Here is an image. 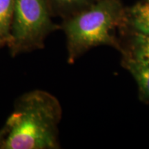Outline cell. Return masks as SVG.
Returning a JSON list of instances; mask_svg holds the SVG:
<instances>
[{
    "label": "cell",
    "mask_w": 149,
    "mask_h": 149,
    "mask_svg": "<svg viewBox=\"0 0 149 149\" xmlns=\"http://www.w3.org/2000/svg\"><path fill=\"white\" fill-rule=\"evenodd\" d=\"M129 55L138 60L149 61V33L136 32L132 40L131 55Z\"/></svg>",
    "instance_id": "7"
},
{
    "label": "cell",
    "mask_w": 149,
    "mask_h": 149,
    "mask_svg": "<svg viewBox=\"0 0 149 149\" xmlns=\"http://www.w3.org/2000/svg\"><path fill=\"white\" fill-rule=\"evenodd\" d=\"M130 22L136 32L149 33V0H143L132 8Z\"/></svg>",
    "instance_id": "6"
},
{
    "label": "cell",
    "mask_w": 149,
    "mask_h": 149,
    "mask_svg": "<svg viewBox=\"0 0 149 149\" xmlns=\"http://www.w3.org/2000/svg\"><path fill=\"white\" fill-rule=\"evenodd\" d=\"M84 0H56L58 4L63 6H73L77 4Z\"/></svg>",
    "instance_id": "9"
},
{
    "label": "cell",
    "mask_w": 149,
    "mask_h": 149,
    "mask_svg": "<svg viewBox=\"0 0 149 149\" xmlns=\"http://www.w3.org/2000/svg\"><path fill=\"white\" fill-rule=\"evenodd\" d=\"M8 133V128L7 126L6 125L2 128L0 129V149H2L4 141L6 139L7 135Z\"/></svg>",
    "instance_id": "8"
},
{
    "label": "cell",
    "mask_w": 149,
    "mask_h": 149,
    "mask_svg": "<svg viewBox=\"0 0 149 149\" xmlns=\"http://www.w3.org/2000/svg\"><path fill=\"white\" fill-rule=\"evenodd\" d=\"M53 29L46 0H15L8 44L11 53L42 47L45 37Z\"/></svg>",
    "instance_id": "3"
},
{
    "label": "cell",
    "mask_w": 149,
    "mask_h": 149,
    "mask_svg": "<svg viewBox=\"0 0 149 149\" xmlns=\"http://www.w3.org/2000/svg\"><path fill=\"white\" fill-rule=\"evenodd\" d=\"M15 3V0H0V45L10 41Z\"/></svg>",
    "instance_id": "5"
},
{
    "label": "cell",
    "mask_w": 149,
    "mask_h": 149,
    "mask_svg": "<svg viewBox=\"0 0 149 149\" xmlns=\"http://www.w3.org/2000/svg\"><path fill=\"white\" fill-rule=\"evenodd\" d=\"M123 64L137 84L139 97L149 104V61L138 60L126 54Z\"/></svg>",
    "instance_id": "4"
},
{
    "label": "cell",
    "mask_w": 149,
    "mask_h": 149,
    "mask_svg": "<svg viewBox=\"0 0 149 149\" xmlns=\"http://www.w3.org/2000/svg\"><path fill=\"white\" fill-rule=\"evenodd\" d=\"M61 109L57 99L44 91L25 93L17 101L6 125L2 149H55Z\"/></svg>",
    "instance_id": "1"
},
{
    "label": "cell",
    "mask_w": 149,
    "mask_h": 149,
    "mask_svg": "<svg viewBox=\"0 0 149 149\" xmlns=\"http://www.w3.org/2000/svg\"><path fill=\"white\" fill-rule=\"evenodd\" d=\"M123 16L117 0H100L65 24L68 61L72 63L81 54L93 47L108 45L124 52L114 31Z\"/></svg>",
    "instance_id": "2"
}]
</instances>
